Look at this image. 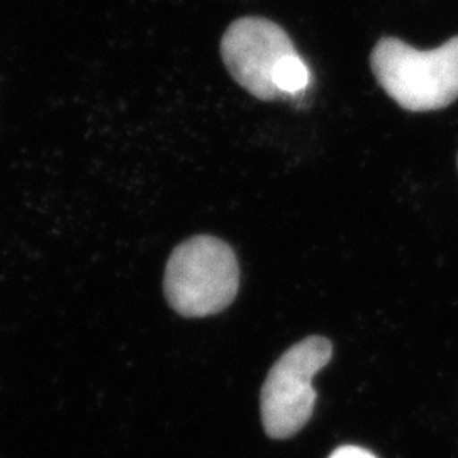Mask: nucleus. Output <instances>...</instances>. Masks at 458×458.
Returning a JSON list of instances; mask_svg holds the SVG:
<instances>
[{"instance_id":"nucleus-6","label":"nucleus","mask_w":458,"mask_h":458,"mask_svg":"<svg viewBox=\"0 0 458 458\" xmlns=\"http://www.w3.org/2000/svg\"><path fill=\"white\" fill-rule=\"evenodd\" d=\"M329 458H377L374 454H370L369 450H365V448H359V446H350V445H346V446H340L338 450H335L333 454H331V457Z\"/></svg>"},{"instance_id":"nucleus-4","label":"nucleus","mask_w":458,"mask_h":458,"mask_svg":"<svg viewBox=\"0 0 458 458\" xmlns=\"http://www.w3.org/2000/svg\"><path fill=\"white\" fill-rule=\"evenodd\" d=\"M295 53L289 34L263 17L234 21L221 41V56L231 77L260 100L282 96L276 73L278 65Z\"/></svg>"},{"instance_id":"nucleus-5","label":"nucleus","mask_w":458,"mask_h":458,"mask_svg":"<svg viewBox=\"0 0 458 458\" xmlns=\"http://www.w3.org/2000/svg\"><path fill=\"white\" fill-rule=\"evenodd\" d=\"M276 85L280 94H291V96L302 92L310 85V68L297 53L293 56H287L278 65Z\"/></svg>"},{"instance_id":"nucleus-1","label":"nucleus","mask_w":458,"mask_h":458,"mask_svg":"<svg viewBox=\"0 0 458 458\" xmlns=\"http://www.w3.org/2000/svg\"><path fill=\"white\" fill-rule=\"evenodd\" d=\"M370 65L377 82L403 109L438 111L458 98V36L429 51L382 38Z\"/></svg>"},{"instance_id":"nucleus-3","label":"nucleus","mask_w":458,"mask_h":458,"mask_svg":"<svg viewBox=\"0 0 458 458\" xmlns=\"http://www.w3.org/2000/svg\"><path fill=\"white\" fill-rule=\"evenodd\" d=\"M333 348L323 336H310L289 348L272 367L262 389V423L268 437L284 440L310 421L316 404L312 377Z\"/></svg>"},{"instance_id":"nucleus-2","label":"nucleus","mask_w":458,"mask_h":458,"mask_svg":"<svg viewBox=\"0 0 458 458\" xmlns=\"http://www.w3.org/2000/svg\"><path fill=\"white\" fill-rule=\"evenodd\" d=\"M240 287V267L233 248L200 234L174 250L165 270L168 304L185 318L225 311Z\"/></svg>"}]
</instances>
